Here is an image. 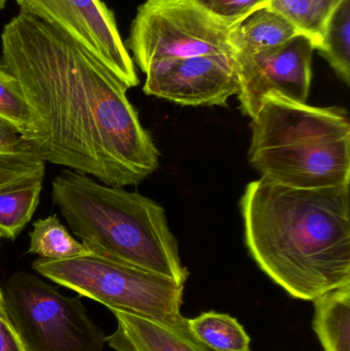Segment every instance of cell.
<instances>
[{
  "instance_id": "1",
  "label": "cell",
  "mask_w": 350,
  "mask_h": 351,
  "mask_svg": "<svg viewBox=\"0 0 350 351\" xmlns=\"http://www.w3.org/2000/svg\"><path fill=\"white\" fill-rule=\"evenodd\" d=\"M0 62L38 117L36 135L24 142L45 162L112 187L158 170L160 154L129 88L65 33L20 12L2 30Z\"/></svg>"
},
{
  "instance_id": "2",
  "label": "cell",
  "mask_w": 350,
  "mask_h": 351,
  "mask_svg": "<svg viewBox=\"0 0 350 351\" xmlns=\"http://www.w3.org/2000/svg\"><path fill=\"white\" fill-rule=\"evenodd\" d=\"M349 185L302 189L261 177L245 190L249 253L293 298L314 301L350 285Z\"/></svg>"
},
{
  "instance_id": "3",
  "label": "cell",
  "mask_w": 350,
  "mask_h": 351,
  "mask_svg": "<svg viewBox=\"0 0 350 351\" xmlns=\"http://www.w3.org/2000/svg\"><path fill=\"white\" fill-rule=\"evenodd\" d=\"M51 199L88 251L182 285L188 280L178 241L154 200L71 170L53 179Z\"/></svg>"
},
{
  "instance_id": "4",
  "label": "cell",
  "mask_w": 350,
  "mask_h": 351,
  "mask_svg": "<svg viewBox=\"0 0 350 351\" xmlns=\"http://www.w3.org/2000/svg\"><path fill=\"white\" fill-rule=\"evenodd\" d=\"M249 160L261 177L314 189L350 183V123L341 107L269 94L251 123Z\"/></svg>"
},
{
  "instance_id": "5",
  "label": "cell",
  "mask_w": 350,
  "mask_h": 351,
  "mask_svg": "<svg viewBox=\"0 0 350 351\" xmlns=\"http://www.w3.org/2000/svg\"><path fill=\"white\" fill-rule=\"evenodd\" d=\"M33 269L51 282L108 307L154 321L177 324L185 285L162 274L88 253L70 259L35 260Z\"/></svg>"
},
{
  "instance_id": "6",
  "label": "cell",
  "mask_w": 350,
  "mask_h": 351,
  "mask_svg": "<svg viewBox=\"0 0 350 351\" xmlns=\"http://www.w3.org/2000/svg\"><path fill=\"white\" fill-rule=\"evenodd\" d=\"M6 315L28 351H103L104 332L82 296L66 297L34 274L16 272L3 289Z\"/></svg>"
},
{
  "instance_id": "7",
  "label": "cell",
  "mask_w": 350,
  "mask_h": 351,
  "mask_svg": "<svg viewBox=\"0 0 350 351\" xmlns=\"http://www.w3.org/2000/svg\"><path fill=\"white\" fill-rule=\"evenodd\" d=\"M230 31L195 0H147L132 23L129 47L146 73L158 62L234 53Z\"/></svg>"
},
{
  "instance_id": "8",
  "label": "cell",
  "mask_w": 350,
  "mask_h": 351,
  "mask_svg": "<svg viewBox=\"0 0 350 351\" xmlns=\"http://www.w3.org/2000/svg\"><path fill=\"white\" fill-rule=\"evenodd\" d=\"M20 12L36 16L73 39L127 88L139 84L133 58L112 10L102 0H16Z\"/></svg>"
},
{
  "instance_id": "9",
  "label": "cell",
  "mask_w": 350,
  "mask_h": 351,
  "mask_svg": "<svg viewBox=\"0 0 350 351\" xmlns=\"http://www.w3.org/2000/svg\"><path fill=\"white\" fill-rule=\"evenodd\" d=\"M314 43L304 35L255 53H236L240 77V109L247 117L257 114L262 100L279 94L298 103H306L312 80Z\"/></svg>"
},
{
  "instance_id": "10",
  "label": "cell",
  "mask_w": 350,
  "mask_h": 351,
  "mask_svg": "<svg viewBox=\"0 0 350 351\" xmlns=\"http://www.w3.org/2000/svg\"><path fill=\"white\" fill-rule=\"evenodd\" d=\"M146 95L184 106H227L240 92L236 53L168 60L146 71Z\"/></svg>"
},
{
  "instance_id": "11",
  "label": "cell",
  "mask_w": 350,
  "mask_h": 351,
  "mask_svg": "<svg viewBox=\"0 0 350 351\" xmlns=\"http://www.w3.org/2000/svg\"><path fill=\"white\" fill-rule=\"evenodd\" d=\"M116 319L114 333L106 343L116 351H213L189 330L187 319L177 324L112 311Z\"/></svg>"
},
{
  "instance_id": "12",
  "label": "cell",
  "mask_w": 350,
  "mask_h": 351,
  "mask_svg": "<svg viewBox=\"0 0 350 351\" xmlns=\"http://www.w3.org/2000/svg\"><path fill=\"white\" fill-rule=\"evenodd\" d=\"M297 35V29L285 16L264 8L232 29L229 43L234 53H255L284 45Z\"/></svg>"
},
{
  "instance_id": "13",
  "label": "cell",
  "mask_w": 350,
  "mask_h": 351,
  "mask_svg": "<svg viewBox=\"0 0 350 351\" xmlns=\"http://www.w3.org/2000/svg\"><path fill=\"white\" fill-rule=\"evenodd\" d=\"M314 333L324 351H350V285L314 300Z\"/></svg>"
},
{
  "instance_id": "14",
  "label": "cell",
  "mask_w": 350,
  "mask_h": 351,
  "mask_svg": "<svg viewBox=\"0 0 350 351\" xmlns=\"http://www.w3.org/2000/svg\"><path fill=\"white\" fill-rule=\"evenodd\" d=\"M45 172L0 187V237L14 241L32 218L39 204Z\"/></svg>"
},
{
  "instance_id": "15",
  "label": "cell",
  "mask_w": 350,
  "mask_h": 351,
  "mask_svg": "<svg viewBox=\"0 0 350 351\" xmlns=\"http://www.w3.org/2000/svg\"><path fill=\"white\" fill-rule=\"evenodd\" d=\"M191 333L213 351H251L250 336L238 319L225 313H201L187 319Z\"/></svg>"
},
{
  "instance_id": "16",
  "label": "cell",
  "mask_w": 350,
  "mask_h": 351,
  "mask_svg": "<svg viewBox=\"0 0 350 351\" xmlns=\"http://www.w3.org/2000/svg\"><path fill=\"white\" fill-rule=\"evenodd\" d=\"M342 0H271L267 8L285 16L299 34L310 38L316 49L322 43L327 25Z\"/></svg>"
},
{
  "instance_id": "17",
  "label": "cell",
  "mask_w": 350,
  "mask_h": 351,
  "mask_svg": "<svg viewBox=\"0 0 350 351\" xmlns=\"http://www.w3.org/2000/svg\"><path fill=\"white\" fill-rule=\"evenodd\" d=\"M0 121L14 130L23 141L36 135L38 117L29 104L16 76L0 62Z\"/></svg>"
},
{
  "instance_id": "18",
  "label": "cell",
  "mask_w": 350,
  "mask_h": 351,
  "mask_svg": "<svg viewBox=\"0 0 350 351\" xmlns=\"http://www.w3.org/2000/svg\"><path fill=\"white\" fill-rule=\"evenodd\" d=\"M28 253L45 260H64L88 253L86 247L76 241L55 215L39 219L29 233Z\"/></svg>"
},
{
  "instance_id": "19",
  "label": "cell",
  "mask_w": 350,
  "mask_h": 351,
  "mask_svg": "<svg viewBox=\"0 0 350 351\" xmlns=\"http://www.w3.org/2000/svg\"><path fill=\"white\" fill-rule=\"evenodd\" d=\"M321 55L347 86L350 84V0H342L327 25Z\"/></svg>"
},
{
  "instance_id": "20",
  "label": "cell",
  "mask_w": 350,
  "mask_h": 351,
  "mask_svg": "<svg viewBox=\"0 0 350 351\" xmlns=\"http://www.w3.org/2000/svg\"><path fill=\"white\" fill-rule=\"evenodd\" d=\"M39 172H45V160L23 140L18 147L0 152V187Z\"/></svg>"
},
{
  "instance_id": "21",
  "label": "cell",
  "mask_w": 350,
  "mask_h": 351,
  "mask_svg": "<svg viewBox=\"0 0 350 351\" xmlns=\"http://www.w3.org/2000/svg\"><path fill=\"white\" fill-rule=\"evenodd\" d=\"M211 16L230 29L244 22L257 10L268 6L271 0H195Z\"/></svg>"
},
{
  "instance_id": "22",
  "label": "cell",
  "mask_w": 350,
  "mask_h": 351,
  "mask_svg": "<svg viewBox=\"0 0 350 351\" xmlns=\"http://www.w3.org/2000/svg\"><path fill=\"white\" fill-rule=\"evenodd\" d=\"M0 351H28L6 311L0 315Z\"/></svg>"
},
{
  "instance_id": "23",
  "label": "cell",
  "mask_w": 350,
  "mask_h": 351,
  "mask_svg": "<svg viewBox=\"0 0 350 351\" xmlns=\"http://www.w3.org/2000/svg\"><path fill=\"white\" fill-rule=\"evenodd\" d=\"M21 136L10 125L0 121V152L14 149L20 145Z\"/></svg>"
},
{
  "instance_id": "24",
  "label": "cell",
  "mask_w": 350,
  "mask_h": 351,
  "mask_svg": "<svg viewBox=\"0 0 350 351\" xmlns=\"http://www.w3.org/2000/svg\"><path fill=\"white\" fill-rule=\"evenodd\" d=\"M5 313V306H4L3 290L0 288V315Z\"/></svg>"
},
{
  "instance_id": "25",
  "label": "cell",
  "mask_w": 350,
  "mask_h": 351,
  "mask_svg": "<svg viewBox=\"0 0 350 351\" xmlns=\"http://www.w3.org/2000/svg\"><path fill=\"white\" fill-rule=\"evenodd\" d=\"M6 1H8V0H0V10H1L2 8H4V5H5Z\"/></svg>"
},
{
  "instance_id": "26",
  "label": "cell",
  "mask_w": 350,
  "mask_h": 351,
  "mask_svg": "<svg viewBox=\"0 0 350 351\" xmlns=\"http://www.w3.org/2000/svg\"><path fill=\"white\" fill-rule=\"evenodd\" d=\"M0 241H1V237H0Z\"/></svg>"
}]
</instances>
